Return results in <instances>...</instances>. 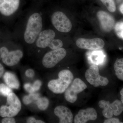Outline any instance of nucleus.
<instances>
[{
  "label": "nucleus",
  "instance_id": "f257e3e1",
  "mask_svg": "<svg viewBox=\"0 0 123 123\" xmlns=\"http://www.w3.org/2000/svg\"><path fill=\"white\" fill-rule=\"evenodd\" d=\"M43 27L42 16L35 13L29 17L24 34V40L28 44L34 43Z\"/></svg>",
  "mask_w": 123,
  "mask_h": 123
},
{
  "label": "nucleus",
  "instance_id": "f03ea898",
  "mask_svg": "<svg viewBox=\"0 0 123 123\" xmlns=\"http://www.w3.org/2000/svg\"><path fill=\"white\" fill-rule=\"evenodd\" d=\"M59 78L50 81L48 86L52 92L55 94H61L65 92L74 79V76L70 70L64 69L58 74Z\"/></svg>",
  "mask_w": 123,
  "mask_h": 123
},
{
  "label": "nucleus",
  "instance_id": "7ed1b4c3",
  "mask_svg": "<svg viewBox=\"0 0 123 123\" xmlns=\"http://www.w3.org/2000/svg\"><path fill=\"white\" fill-rule=\"evenodd\" d=\"M21 109V104L19 98L12 92L7 96L6 105L0 108V116L3 117H13L17 115Z\"/></svg>",
  "mask_w": 123,
  "mask_h": 123
},
{
  "label": "nucleus",
  "instance_id": "20e7f679",
  "mask_svg": "<svg viewBox=\"0 0 123 123\" xmlns=\"http://www.w3.org/2000/svg\"><path fill=\"white\" fill-rule=\"evenodd\" d=\"M99 107L103 110L102 114L107 118H111L113 115L118 116L123 111V104L121 101L117 99L112 103L109 101L101 100L98 103Z\"/></svg>",
  "mask_w": 123,
  "mask_h": 123
},
{
  "label": "nucleus",
  "instance_id": "39448f33",
  "mask_svg": "<svg viewBox=\"0 0 123 123\" xmlns=\"http://www.w3.org/2000/svg\"><path fill=\"white\" fill-rule=\"evenodd\" d=\"M85 76L87 81L94 87L105 86L109 83L107 78L100 75L98 66L95 65H91L86 70Z\"/></svg>",
  "mask_w": 123,
  "mask_h": 123
},
{
  "label": "nucleus",
  "instance_id": "423d86ee",
  "mask_svg": "<svg viewBox=\"0 0 123 123\" xmlns=\"http://www.w3.org/2000/svg\"><path fill=\"white\" fill-rule=\"evenodd\" d=\"M51 22L54 27L60 32L68 33L72 30V23L66 14L61 11H56L53 14Z\"/></svg>",
  "mask_w": 123,
  "mask_h": 123
},
{
  "label": "nucleus",
  "instance_id": "0eeeda50",
  "mask_svg": "<svg viewBox=\"0 0 123 123\" xmlns=\"http://www.w3.org/2000/svg\"><path fill=\"white\" fill-rule=\"evenodd\" d=\"M66 54V50L62 48L49 52L43 58V65L47 68H53L65 57Z\"/></svg>",
  "mask_w": 123,
  "mask_h": 123
},
{
  "label": "nucleus",
  "instance_id": "6e6552de",
  "mask_svg": "<svg viewBox=\"0 0 123 123\" xmlns=\"http://www.w3.org/2000/svg\"><path fill=\"white\" fill-rule=\"evenodd\" d=\"M87 87L82 80L79 78H75L65 92V99L70 103H74L77 99L78 94L82 92Z\"/></svg>",
  "mask_w": 123,
  "mask_h": 123
},
{
  "label": "nucleus",
  "instance_id": "1a4fd4ad",
  "mask_svg": "<svg viewBox=\"0 0 123 123\" xmlns=\"http://www.w3.org/2000/svg\"><path fill=\"white\" fill-rule=\"evenodd\" d=\"M22 51L18 50L9 52L5 47L0 49V55L3 63L8 66H13L17 64L23 56Z\"/></svg>",
  "mask_w": 123,
  "mask_h": 123
},
{
  "label": "nucleus",
  "instance_id": "9d476101",
  "mask_svg": "<svg viewBox=\"0 0 123 123\" xmlns=\"http://www.w3.org/2000/svg\"><path fill=\"white\" fill-rule=\"evenodd\" d=\"M76 44L79 48L91 50H99L103 48L105 46L104 41L99 38H79L77 40Z\"/></svg>",
  "mask_w": 123,
  "mask_h": 123
},
{
  "label": "nucleus",
  "instance_id": "9b49d317",
  "mask_svg": "<svg viewBox=\"0 0 123 123\" xmlns=\"http://www.w3.org/2000/svg\"><path fill=\"white\" fill-rule=\"evenodd\" d=\"M98 114L93 108H88L86 110H80L74 118V123H86L90 120L97 119Z\"/></svg>",
  "mask_w": 123,
  "mask_h": 123
},
{
  "label": "nucleus",
  "instance_id": "f8f14e48",
  "mask_svg": "<svg viewBox=\"0 0 123 123\" xmlns=\"http://www.w3.org/2000/svg\"><path fill=\"white\" fill-rule=\"evenodd\" d=\"M97 16L101 24V27L106 32H110L114 28V18L109 14L103 11H98Z\"/></svg>",
  "mask_w": 123,
  "mask_h": 123
},
{
  "label": "nucleus",
  "instance_id": "ddd939ff",
  "mask_svg": "<svg viewBox=\"0 0 123 123\" xmlns=\"http://www.w3.org/2000/svg\"><path fill=\"white\" fill-rule=\"evenodd\" d=\"M20 0H0V12L2 15L9 16L18 9Z\"/></svg>",
  "mask_w": 123,
  "mask_h": 123
},
{
  "label": "nucleus",
  "instance_id": "4468645a",
  "mask_svg": "<svg viewBox=\"0 0 123 123\" xmlns=\"http://www.w3.org/2000/svg\"><path fill=\"white\" fill-rule=\"evenodd\" d=\"M55 33L51 29L41 31L36 42L37 47L40 48H45L48 47L49 44L55 38Z\"/></svg>",
  "mask_w": 123,
  "mask_h": 123
},
{
  "label": "nucleus",
  "instance_id": "2eb2a0df",
  "mask_svg": "<svg viewBox=\"0 0 123 123\" xmlns=\"http://www.w3.org/2000/svg\"><path fill=\"white\" fill-rule=\"evenodd\" d=\"M55 115L59 119L60 123H72L73 116L71 111L64 106L60 105L55 108Z\"/></svg>",
  "mask_w": 123,
  "mask_h": 123
},
{
  "label": "nucleus",
  "instance_id": "dca6fc26",
  "mask_svg": "<svg viewBox=\"0 0 123 123\" xmlns=\"http://www.w3.org/2000/svg\"><path fill=\"white\" fill-rule=\"evenodd\" d=\"M4 79L7 85L12 89H18L20 86V83L16 76L14 74L7 72L4 76Z\"/></svg>",
  "mask_w": 123,
  "mask_h": 123
},
{
  "label": "nucleus",
  "instance_id": "f3484780",
  "mask_svg": "<svg viewBox=\"0 0 123 123\" xmlns=\"http://www.w3.org/2000/svg\"><path fill=\"white\" fill-rule=\"evenodd\" d=\"M114 68L117 78L123 81V58L117 59L114 64Z\"/></svg>",
  "mask_w": 123,
  "mask_h": 123
},
{
  "label": "nucleus",
  "instance_id": "a211bd4d",
  "mask_svg": "<svg viewBox=\"0 0 123 123\" xmlns=\"http://www.w3.org/2000/svg\"><path fill=\"white\" fill-rule=\"evenodd\" d=\"M38 108L42 111H44L48 107L49 100L46 97H39L35 102Z\"/></svg>",
  "mask_w": 123,
  "mask_h": 123
},
{
  "label": "nucleus",
  "instance_id": "6ab92c4d",
  "mask_svg": "<svg viewBox=\"0 0 123 123\" xmlns=\"http://www.w3.org/2000/svg\"><path fill=\"white\" fill-rule=\"evenodd\" d=\"M39 97V95L37 93H32L28 95H26L23 97V101L25 105H29L35 102Z\"/></svg>",
  "mask_w": 123,
  "mask_h": 123
},
{
  "label": "nucleus",
  "instance_id": "aec40b11",
  "mask_svg": "<svg viewBox=\"0 0 123 123\" xmlns=\"http://www.w3.org/2000/svg\"><path fill=\"white\" fill-rule=\"evenodd\" d=\"M108 10L111 12H114L116 10V6L114 0H100Z\"/></svg>",
  "mask_w": 123,
  "mask_h": 123
},
{
  "label": "nucleus",
  "instance_id": "412c9836",
  "mask_svg": "<svg viewBox=\"0 0 123 123\" xmlns=\"http://www.w3.org/2000/svg\"><path fill=\"white\" fill-rule=\"evenodd\" d=\"M63 46V42L60 39H54L51 42L48 47L52 50H54L61 48Z\"/></svg>",
  "mask_w": 123,
  "mask_h": 123
},
{
  "label": "nucleus",
  "instance_id": "4be33fe9",
  "mask_svg": "<svg viewBox=\"0 0 123 123\" xmlns=\"http://www.w3.org/2000/svg\"><path fill=\"white\" fill-rule=\"evenodd\" d=\"M114 28L117 35L121 38L123 34V22H117L115 25Z\"/></svg>",
  "mask_w": 123,
  "mask_h": 123
},
{
  "label": "nucleus",
  "instance_id": "5701e85b",
  "mask_svg": "<svg viewBox=\"0 0 123 123\" xmlns=\"http://www.w3.org/2000/svg\"><path fill=\"white\" fill-rule=\"evenodd\" d=\"M12 92V91L9 87L4 84H0V94L7 97Z\"/></svg>",
  "mask_w": 123,
  "mask_h": 123
},
{
  "label": "nucleus",
  "instance_id": "b1692460",
  "mask_svg": "<svg viewBox=\"0 0 123 123\" xmlns=\"http://www.w3.org/2000/svg\"><path fill=\"white\" fill-rule=\"evenodd\" d=\"M101 55L102 54L101 53H94L91 56V60L95 63H98V61L101 62V61L102 60L101 58L103 57V56H101Z\"/></svg>",
  "mask_w": 123,
  "mask_h": 123
},
{
  "label": "nucleus",
  "instance_id": "393cba45",
  "mask_svg": "<svg viewBox=\"0 0 123 123\" xmlns=\"http://www.w3.org/2000/svg\"><path fill=\"white\" fill-rule=\"evenodd\" d=\"M42 86V82L40 80H37L32 85V88L34 92L38 91L40 89Z\"/></svg>",
  "mask_w": 123,
  "mask_h": 123
},
{
  "label": "nucleus",
  "instance_id": "a878e982",
  "mask_svg": "<svg viewBox=\"0 0 123 123\" xmlns=\"http://www.w3.org/2000/svg\"><path fill=\"white\" fill-rule=\"evenodd\" d=\"M24 88L25 90L30 93H32L35 92L32 88V85L29 83L25 84L24 85Z\"/></svg>",
  "mask_w": 123,
  "mask_h": 123
},
{
  "label": "nucleus",
  "instance_id": "bb28decb",
  "mask_svg": "<svg viewBox=\"0 0 123 123\" xmlns=\"http://www.w3.org/2000/svg\"><path fill=\"white\" fill-rule=\"evenodd\" d=\"M27 123H44V121L39 120H36L33 117H30L27 119Z\"/></svg>",
  "mask_w": 123,
  "mask_h": 123
},
{
  "label": "nucleus",
  "instance_id": "cd10ccee",
  "mask_svg": "<svg viewBox=\"0 0 123 123\" xmlns=\"http://www.w3.org/2000/svg\"><path fill=\"white\" fill-rule=\"evenodd\" d=\"M1 122L3 123H16L15 119L12 117H6V118L2 119Z\"/></svg>",
  "mask_w": 123,
  "mask_h": 123
},
{
  "label": "nucleus",
  "instance_id": "c85d7f7f",
  "mask_svg": "<svg viewBox=\"0 0 123 123\" xmlns=\"http://www.w3.org/2000/svg\"><path fill=\"white\" fill-rule=\"evenodd\" d=\"M104 123H122L120 122L118 119L115 118H109L105 120L104 122Z\"/></svg>",
  "mask_w": 123,
  "mask_h": 123
},
{
  "label": "nucleus",
  "instance_id": "c756f323",
  "mask_svg": "<svg viewBox=\"0 0 123 123\" xmlns=\"http://www.w3.org/2000/svg\"><path fill=\"white\" fill-rule=\"evenodd\" d=\"M25 74L27 77L31 78H33L34 76V71L33 69H28L26 71Z\"/></svg>",
  "mask_w": 123,
  "mask_h": 123
},
{
  "label": "nucleus",
  "instance_id": "7c9ffc66",
  "mask_svg": "<svg viewBox=\"0 0 123 123\" xmlns=\"http://www.w3.org/2000/svg\"><path fill=\"white\" fill-rule=\"evenodd\" d=\"M4 67L1 64H0V78L4 74Z\"/></svg>",
  "mask_w": 123,
  "mask_h": 123
},
{
  "label": "nucleus",
  "instance_id": "2f4dec72",
  "mask_svg": "<svg viewBox=\"0 0 123 123\" xmlns=\"http://www.w3.org/2000/svg\"><path fill=\"white\" fill-rule=\"evenodd\" d=\"M120 94L121 95V101L123 104V88L121 89L120 92Z\"/></svg>",
  "mask_w": 123,
  "mask_h": 123
},
{
  "label": "nucleus",
  "instance_id": "473e14b6",
  "mask_svg": "<svg viewBox=\"0 0 123 123\" xmlns=\"http://www.w3.org/2000/svg\"><path fill=\"white\" fill-rule=\"evenodd\" d=\"M120 10L121 13L123 14V3L121 5L120 7Z\"/></svg>",
  "mask_w": 123,
  "mask_h": 123
},
{
  "label": "nucleus",
  "instance_id": "72a5a7b5",
  "mask_svg": "<svg viewBox=\"0 0 123 123\" xmlns=\"http://www.w3.org/2000/svg\"><path fill=\"white\" fill-rule=\"evenodd\" d=\"M121 39L123 40V34L122 35V36H121Z\"/></svg>",
  "mask_w": 123,
  "mask_h": 123
}]
</instances>
